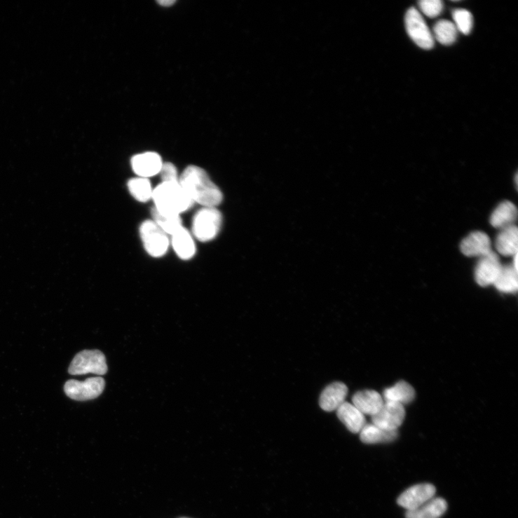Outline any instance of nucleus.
Here are the masks:
<instances>
[{"label": "nucleus", "mask_w": 518, "mask_h": 518, "mask_svg": "<svg viewBox=\"0 0 518 518\" xmlns=\"http://www.w3.org/2000/svg\"><path fill=\"white\" fill-rule=\"evenodd\" d=\"M172 244L177 255L182 260H189L196 255V247L193 237L184 227L172 236Z\"/></svg>", "instance_id": "obj_16"}, {"label": "nucleus", "mask_w": 518, "mask_h": 518, "mask_svg": "<svg viewBox=\"0 0 518 518\" xmlns=\"http://www.w3.org/2000/svg\"><path fill=\"white\" fill-rule=\"evenodd\" d=\"M447 503L443 498H432L418 508L407 511L406 518H440L447 512Z\"/></svg>", "instance_id": "obj_17"}, {"label": "nucleus", "mask_w": 518, "mask_h": 518, "mask_svg": "<svg viewBox=\"0 0 518 518\" xmlns=\"http://www.w3.org/2000/svg\"><path fill=\"white\" fill-rule=\"evenodd\" d=\"M154 208L169 215H179L195 204L191 200L179 182H161L153 191Z\"/></svg>", "instance_id": "obj_2"}, {"label": "nucleus", "mask_w": 518, "mask_h": 518, "mask_svg": "<svg viewBox=\"0 0 518 518\" xmlns=\"http://www.w3.org/2000/svg\"><path fill=\"white\" fill-rule=\"evenodd\" d=\"M494 285L500 292L504 293L517 292L518 288L517 271L514 266H502Z\"/></svg>", "instance_id": "obj_22"}, {"label": "nucleus", "mask_w": 518, "mask_h": 518, "mask_svg": "<svg viewBox=\"0 0 518 518\" xmlns=\"http://www.w3.org/2000/svg\"><path fill=\"white\" fill-rule=\"evenodd\" d=\"M176 2L175 1V0H173V1L172 0H162V1L158 2V4H160L162 6H165V7L172 6Z\"/></svg>", "instance_id": "obj_29"}, {"label": "nucleus", "mask_w": 518, "mask_h": 518, "mask_svg": "<svg viewBox=\"0 0 518 518\" xmlns=\"http://www.w3.org/2000/svg\"><path fill=\"white\" fill-rule=\"evenodd\" d=\"M517 211L515 205L505 201L499 205L490 217V224L496 229H505L516 221Z\"/></svg>", "instance_id": "obj_19"}, {"label": "nucleus", "mask_w": 518, "mask_h": 518, "mask_svg": "<svg viewBox=\"0 0 518 518\" xmlns=\"http://www.w3.org/2000/svg\"><path fill=\"white\" fill-rule=\"evenodd\" d=\"M223 224L221 212L216 207H203L194 216L192 232L200 242H209L219 234Z\"/></svg>", "instance_id": "obj_3"}, {"label": "nucleus", "mask_w": 518, "mask_h": 518, "mask_svg": "<svg viewBox=\"0 0 518 518\" xmlns=\"http://www.w3.org/2000/svg\"><path fill=\"white\" fill-rule=\"evenodd\" d=\"M435 493L436 489L432 484L414 485L404 491L397 499V503L407 511L414 510L432 499Z\"/></svg>", "instance_id": "obj_9"}, {"label": "nucleus", "mask_w": 518, "mask_h": 518, "mask_svg": "<svg viewBox=\"0 0 518 518\" xmlns=\"http://www.w3.org/2000/svg\"><path fill=\"white\" fill-rule=\"evenodd\" d=\"M337 416L347 429L353 433L360 432L367 424L364 415L352 403L343 402L337 409Z\"/></svg>", "instance_id": "obj_14"}, {"label": "nucleus", "mask_w": 518, "mask_h": 518, "mask_svg": "<svg viewBox=\"0 0 518 518\" xmlns=\"http://www.w3.org/2000/svg\"><path fill=\"white\" fill-rule=\"evenodd\" d=\"M153 221L167 234L172 236L179 231L182 226V221L179 215H169L163 214L154 207L151 210Z\"/></svg>", "instance_id": "obj_24"}, {"label": "nucleus", "mask_w": 518, "mask_h": 518, "mask_svg": "<svg viewBox=\"0 0 518 518\" xmlns=\"http://www.w3.org/2000/svg\"><path fill=\"white\" fill-rule=\"evenodd\" d=\"M419 7L425 15L435 18L442 13L444 4L441 0H422L419 2Z\"/></svg>", "instance_id": "obj_27"}, {"label": "nucleus", "mask_w": 518, "mask_h": 518, "mask_svg": "<svg viewBox=\"0 0 518 518\" xmlns=\"http://www.w3.org/2000/svg\"><path fill=\"white\" fill-rule=\"evenodd\" d=\"M184 192L194 203L203 207H217L224 200L221 190L202 168L190 165L179 178Z\"/></svg>", "instance_id": "obj_1"}, {"label": "nucleus", "mask_w": 518, "mask_h": 518, "mask_svg": "<svg viewBox=\"0 0 518 518\" xmlns=\"http://www.w3.org/2000/svg\"><path fill=\"white\" fill-rule=\"evenodd\" d=\"M140 236L146 252L154 258L165 256L170 247V238L152 220L140 226Z\"/></svg>", "instance_id": "obj_5"}, {"label": "nucleus", "mask_w": 518, "mask_h": 518, "mask_svg": "<svg viewBox=\"0 0 518 518\" xmlns=\"http://www.w3.org/2000/svg\"><path fill=\"white\" fill-rule=\"evenodd\" d=\"M433 39L435 38L443 45L449 46L456 41L458 30L454 22L442 20L436 22L433 28Z\"/></svg>", "instance_id": "obj_25"}, {"label": "nucleus", "mask_w": 518, "mask_h": 518, "mask_svg": "<svg viewBox=\"0 0 518 518\" xmlns=\"http://www.w3.org/2000/svg\"><path fill=\"white\" fill-rule=\"evenodd\" d=\"M517 228L510 226L502 230L496 239V249L505 257L515 256L517 253Z\"/></svg>", "instance_id": "obj_20"}, {"label": "nucleus", "mask_w": 518, "mask_h": 518, "mask_svg": "<svg viewBox=\"0 0 518 518\" xmlns=\"http://www.w3.org/2000/svg\"><path fill=\"white\" fill-rule=\"evenodd\" d=\"M348 388L342 383H334L327 387L322 393L319 404L323 411L332 412L345 402Z\"/></svg>", "instance_id": "obj_13"}, {"label": "nucleus", "mask_w": 518, "mask_h": 518, "mask_svg": "<svg viewBox=\"0 0 518 518\" xmlns=\"http://www.w3.org/2000/svg\"><path fill=\"white\" fill-rule=\"evenodd\" d=\"M182 518H186V517H182Z\"/></svg>", "instance_id": "obj_30"}, {"label": "nucleus", "mask_w": 518, "mask_h": 518, "mask_svg": "<svg viewBox=\"0 0 518 518\" xmlns=\"http://www.w3.org/2000/svg\"><path fill=\"white\" fill-rule=\"evenodd\" d=\"M107 370L106 358L98 350H85L79 352L69 368V372L71 375H83L89 373L104 375Z\"/></svg>", "instance_id": "obj_4"}, {"label": "nucleus", "mask_w": 518, "mask_h": 518, "mask_svg": "<svg viewBox=\"0 0 518 518\" xmlns=\"http://www.w3.org/2000/svg\"><path fill=\"white\" fill-rule=\"evenodd\" d=\"M105 381L102 377H92L84 381L69 380L64 386L66 395L76 401H87L98 397L104 391Z\"/></svg>", "instance_id": "obj_7"}, {"label": "nucleus", "mask_w": 518, "mask_h": 518, "mask_svg": "<svg viewBox=\"0 0 518 518\" xmlns=\"http://www.w3.org/2000/svg\"><path fill=\"white\" fill-rule=\"evenodd\" d=\"M128 188L130 195L139 202L146 203L152 199L154 189L149 179H131L128 182Z\"/></svg>", "instance_id": "obj_23"}, {"label": "nucleus", "mask_w": 518, "mask_h": 518, "mask_svg": "<svg viewBox=\"0 0 518 518\" xmlns=\"http://www.w3.org/2000/svg\"><path fill=\"white\" fill-rule=\"evenodd\" d=\"M352 402L364 415L372 417L380 411L385 402L383 397L374 390L358 392L353 395Z\"/></svg>", "instance_id": "obj_15"}, {"label": "nucleus", "mask_w": 518, "mask_h": 518, "mask_svg": "<svg viewBox=\"0 0 518 518\" xmlns=\"http://www.w3.org/2000/svg\"><path fill=\"white\" fill-rule=\"evenodd\" d=\"M492 245L489 236L480 231L469 235L461 244V250L467 257H484L491 252Z\"/></svg>", "instance_id": "obj_12"}, {"label": "nucleus", "mask_w": 518, "mask_h": 518, "mask_svg": "<svg viewBox=\"0 0 518 518\" xmlns=\"http://www.w3.org/2000/svg\"><path fill=\"white\" fill-rule=\"evenodd\" d=\"M454 25L458 31L463 34L468 35L473 28V16L472 13L465 9H457L453 12Z\"/></svg>", "instance_id": "obj_26"}, {"label": "nucleus", "mask_w": 518, "mask_h": 518, "mask_svg": "<svg viewBox=\"0 0 518 518\" xmlns=\"http://www.w3.org/2000/svg\"><path fill=\"white\" fill-rule=\"evenodd\" d=\"M502 265L496 254L491 252L488 254L480 257L476 269L475 279L481 287H487L494 285L496 281Z\"/></svg>", "instance_id": "obj_10"}, {"label": "nucleus", "mask_w": 518, "mask_h": 518, "mask_svg": "<svg viewBox=\"0 0 518 518\" xmlns=\"http://www.w3.org/2000/svg\"><path fill=\"white\" fill-rule=\"evenodd\" d=\"M397 436V431L387 430L373 423L366 424L360 432L361 441L367 444L392 442Z\"/></svg>", "instance_id": "obj_18"}, {"label": "nucleus", "mask_w": 518, "mask_h": 518, "mask_svg": "<svg viewBox=\"0 0 518 518\" xmlns=\"http://www.w3.org/2000/svg\"><path fill=\"white\" fill-rule=\"evenodd\" d=\"M162 182H179V176L176 167L170 162L163 163L160 172Z\"/></svg>", "instance_id": "obj_28"}, {"label": "nucleus", "mask_w": 518, "mask_h": 518, "mask_svg": "<svg viewBox=\"0 0 518 518\" xmlns=\"http://www.w3.org/2000/svg\"><path fill=\"white\" fill-rule=\"evenodd\" d=\"M405 418V410L403 405L385 402L380 411L372 416V423L387 430L397 431Z\"/></svg>", "instance_id": "obj_8"}, {"label": "nucleus", "mask_w": 518, "mask_h": 518, "mask_svg": "<svg viewBox=\"0 0 518 518\" xmlns=\"http://www.w3.org/2000/svg\"><path fill=\"white\" fill-rule=\"evenodd\" d=\"M383 396L385 402H395L404 406L414 400L416 392L410 384L400 381L393 387L386 389Z\"/></svg>", "instance_id": "obj_21"}, {"label": "nucleus", "mask_w": 518, "mask_h": 518, "mask_svg": "<svg viewBox=\"0 0 518 518\" xmlns=\"http://www.w3.org/2000/svg\"><path fill=\"white\" fill-rule=\"evenodd\" d=\"M162 158L155 152H146L135 155L131 159L133 172L139 176L149 179L158 175L163 166Z\"/></svg>", "instance_id": "obj_11"}, {"label": "nucleus", "mask_w": 518, "mask_h": 518, "mask_svg": "<svg viewBox=\"0 0 518 518\" xmlns=\"http://www.w3.org/2000/svg\"><path fill=\"white\" fill-rule=\"evenodd\" d=\"M406 30L409 36L421 48L431 49L433 36L420 12L415 8L409 9L405 15Z\"/></svg>", "instance_id": "obj_6"}]
</instances>
